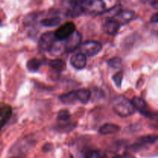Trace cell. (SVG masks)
<instances>
[{
	"label": "cell",
	"instance_id": "30bf717a",
	"mask_svg": "<svg viewBox=\"0 0 158 158\" xmlns=\"http://www.w3.org/2000/svg\"><path fill=\"white\" fill-rule=\"evenodd\" d=\"M69 6L66 11V15L68 16L75 18V17L80 16L85 13L81 1H71L69 2Z\"/></svg>",
	"mask_w": 158,
	"mask_h": 158
},
{
	"label": "cell",
	"instance_id": "ba28073f",
	"mask_svg": "<svg viewBox=\"0 0 158 158\" xmlns=\"http://www.w3.org/2000/svg\"><path fill=\"white\" fill-rule=\"evenodd\" d=\"M157 137L156 135L143 136L137 139L136 143L131 147L130 149L132 151H140L144 149L148 145H152L157 142Z\"/></svg>",
	"mask_w": 158,
	"mask_h": 158
},
{
	"label": "cell",
	"instance_id": "f1b7e54d",
	"mask_svg": "<svg viewBox=\"0 0 158 158\" xmlns=\"http://www.w3.org/2000/svg\"><path fill=\"white\" fill-rule=\"evenodd\" d=\"M112 158H123V157H122V156H120V155H115L114 157H113Z\"/></svg>",
	"mask_w": 158,
	"mask_h": 158
},
{
	"label": "cell",
	"instance_id": "f546056e",
	"mask_svg": "<svg viewBox=\"0 0 158 158\" xmlns=\"http://www.w3.org/2000/svg\"><path fill=\"white\" fill-rule=\"evenodd\" d=\"M2 26V20L0 19V26Z\"/></svg>",
	"mask_w": 158,
	"mask_h": 158
},
{
	"label": "cell",
	"instance_id": "8fae6325",
	"mask_svg": "<svg viewBox=\"0 0 158 158\" xmlns=\"http://www.w3.org/2000/svg\"><path fill=\"white\" fill-rule=\"evenodd\" d=\"M134 12H133V11L127 10V9H125V10L120 9L116 14L114 18V19L117 20L120 23V26H122V25H125L129 23V22H131L134 19Z\"/></svg>",
	"mask_w": 158,
	"mask_h": 158
},
{
	"label": "cell",
	"instance_id": "9a60e30c",
	"mask_svg": "<svg viewBox=\"0 0 158 158\" xmlns=\"http://www.w3.org/2000/svg\"><path fill=\"white\" fill-rule=\"evenodd\" d=\"M60 102L66 105L74 104L77 101V97L76 95V91H70L66 94H63L59 97Z\"/></svg>",
	"mask_w": 158,
	"mask_h": 158
},
{
	"label": "cell",
	"instance_id": "8992f818",
	"mask_svg": "<svg viewBox=\"0 0 158 158\" xmlns=\"http://www.w3.org/2000/svg\"><path fill=\"white\" fill-rule=\"evenodd\" d=\"M56 40V39L54 36L53 32H45L40 36L39 40V49L41 52H49Z\"/></svg>",
	"mask_w": 158,
	"mask_h": 158
},
{
	"label": "cell",
	"instance_id": "603a6c76",
	"mask_svg": "<svg viewBox=\"0 0 158 158\" xmlns=\"http://www.w3.org/2000/svg\"><path fill=\"white\" fill-rule=\"evenodd\" d=\"M123 74L122 72H119L117 73V74L113 77V80H114V83L116 84V86L117 87H120L122 84V82H123Z\"/></svg>",
	"mask_w": 158,
	"mask_h": 158
},
{
	"label": "cell",
	"instance_id": "cb8c5ba5",
	"mask_svg": "<svg viewBox=\"0 0 158 158\" xmlns=\"http://www.w3.org/2000/svg\"><path fill=\"white\" fill-rule=\"evenodd\" d=\"M85 158H103V154L100 151L97 150H93L89 151L85 155Z\"/></svg>",
	"mask_w": 158,
	"mask_h": 158
},
{
	"label": "cell",
	"instance_id": "6da1fadb",
	"mask_svg": "<svg viewBox=\"0 0 158 158\" xmlns=\"http://www.w3.org/2000/svg\"><path fill=\"white\" fill-rule=\"evenodd\" d=\"M113 110L120 117H128L133 115L136 111L131 100L122 95L117 96L114 99Z\"/></svg>",
	"mask_w": 158,
	"mask_h": 158
},
{
	"label": "cell",
	"instance_id": "44dd1931",
	"mask_svg": "<svg viewBox=\"0 0 158 158\" xmlns=\"http://www.w3.org/2000/svg\"><path fill=\"white\" fill-rule=\"evenodd\" d=\"M107 64L112 69H120L122 66V60L118 56L113 57L108 60Z\"/></svg>",
	"mask_w": 158,
	"mask_h": 158
},
{
	"label": "cell",
	"instance_id": "4316f807",
	"mask_svg": "<svg viewBox=\"0 0 158 158\" xmlns=\"http://www.w3.org/2000/svg\"><path fill=\"white\" fill-rule=\"evenodd\" d=\"M151 6H153V8L155 9H158V2L157 1H154V2H151Z\"/></svg>",
	"mask_w": 158,
	"mask_h": 158
},
{
	"label": "cell",
	"instance_id": "4dcf8cb0",
	"mask_svg": "<svg viewBox=\"0 0 158 158\" xmlns=\"http://www.w3.org/2000/svg\"><path fill=\"white\" fill-rule=\"evenodd\" d=\"M12 158H14V157H12Z\"/></svg>",
	"mask_w": 158,
	"mask_h": 158
},
{
	"label": "cell",
	"instance_id": "277c9868",
	"mask_svg": "<svg viewBox=\"0 0 158 158\" xmlns=\"http://www.w3.org/2000/svg\"><path fill=\"white\" fill-rule=\"evenodd\" d=\"M82 43V35L80 32L76 30L70 36L63 41L64 49L66 52H72L79 49Z\"/></svg>",
	"mask_w": 158,
	"mask_h": 158
},
{
	"label": "cell",
	"instance_id": "484cf974",
	"mask_svg": "<svg viewBox=\"0 0 158 158\" xmlns=\"http://www.w3.org/2000/svg\"><path fill=\"white\" fill-rule=\"evenodd\" d=\"M151 22L153 23H157V22H158V13L157 12H156L155 14H154V15L151 17Z\"/></svg>",
	"mask_w": 158,
	"mask_h": 158
},
{
	"label": "cell",
	"instance_id": "2e32d148",
	"mask_svg": "<svg viewBox=\"0 0 158 158\" xmlns=\"http://www.w3.org/2000/svg\"><path fill=\"white\" fill-rule=\"evenodd\" d=\"M76 91V95H77V100L82 103L83 104H86L90 100L91 93L90 90L88 89H80Z\"/></svg>",
	"mask_w": 158,
	"mask_h": 158
},
{
	"label": "cell",
	"instance_id": "e0dca14e",
	"mask_svg": "<svg viewBox=\"0 0 158 158\" xmlns=\"http://www.w3.org/2000/svg\"><path fill=\"white\" fill-rule=\"evenodd\" d=\"M43 63H44V62H43V60L37 58H32L27 62L26 67H27V69L29 72L35 73L40 69V68L43 66Z\"/></svg>",
	"mask_w": 158,
	"mask_h": 158
},
{
	"label": "cell",
	"instance_id": "4fadbf2b",
	"mask_svg": "<svg viewBox=\"0 0 158 158\" xmlns=\"http://www.w3.org/2000/svg\"><path fill=\"white\" fill-rule=\"evenodd\" d=\"M87 63V59L84 54H75L70 58V64L77 69H83L86 67Z\"/></svg>",
	"mask_w": 158,
	"mask_h": 158
},
{
	"label": "cell",
	"instance_id": "ac0fdd59",
	"mask_svg": "<svg viewBox=\"0 0 158 158\" xmlns=\"http://www.w3.org/2000/svg\"><path fill=\"white\" fill-rule=\"evenodd\" d=\"M60 23H61V18L57 15L44 18L40 21L42 26H45V27H54V26L60 25Z\"/></svg>",
	"mask_w": 158,
	"mask_h": 158
},
{
	"label": "cell",
	"instance_id": "5b68a950",
	"mask_svg": "<svg viewBox=\"0 0 158 158\" xmlns=\"http://www.w3.org/2000/svg\"><path fill=\"white\" fill-rule=\"evenodd\" d=\"M76 31V26L73 22H67L62 25L54 32V36L57 40L64 41Z\"/></svg>",
	"mask_w": 158,
	"mask_h": 158
},
{
	"label": "cell",
	"instance_id": "ffe728a7",
	"mask_svg": "<svg viewBox=\"0 0 158 158\" xmlns=\"http://www.w3.org/2000/svg\"><path fill=\"white\" fill-rule=\"evenodd\" d=\"M71 120V114L67 110H62L58 113L57 115V120L59 122H63V123H67Z\"/></svg>",
	"mask_w": 158,
	"mask_h": 158
},
{
	"label": "cell",
	"instance_id": "d4e9b609",
	"mask_svg": "<svg viewBox=\"0 0 158 158\" xmlns=\"http://www.w3.org/2000/svg\"><path fill=\"white\" fill-rule=\"evenodd\" d=\"M52 150V144L50 143H46L43 145V151L45 153L50 152Z\"/></svg>",
	"mask_w": 158,
	"mask_h": 158
},
{
	"label": "cell",
	"instance_id": "83f0119b",
	"mask_svg": "<svg viewBox=\"0 0 158 158\" xmlns=\"http://www.w3.org/2000/svg\"><path fill=\"white\" fill-rule=\"evenodd\" d=\"M123 157H124V158H136L134 156L131 155V154H129V153H125Z\"/></svg>",
	"mask_w": 158,
	"mask_h": 158
},
{
	"label": "cell",
	"instance_id": "7a4b0ae2",
	"mask_svg": "<svg viewBox=\"0 0 158 158\" xmlns=\"http://www.w3.org/2000/svg\"><path fill=\"white\" fill-rule=\"evenodd\" d=\"M102 48H103V46L100 42L88 40V41L81 43L79 49H80V52L84 54L86 56H94L101 52Z\"/></svg>",
	"mask_w": 158,
	"mask_h": 158
},
{
	"label": "cell",
	"instance_id": "d6986e66",
	"mask_svg": "<svg viewBox=\"0 0 158 158\" xmlns=\"http://www.w3.org/2000/svg\"><path fill=\"white\" fill-rule=\"evenodd\" d=\"M48 65L54 70L57 72H63L66 69V63L61 59H56V60H49L48 62Z\"/></svg>",
	"mask_w": 158,
	"mask_h": 158
},
{
	"label": "cell",
	"instance_id": "7402d4cb",
	"mask_svg": "<svg viewBox=\"0 0 158 158\" xmlns=\"http://www.w3.org/2000/svg\"><path fill=\"white\" fill-rule=\"evenodd\" d=\"M76 127H77V124H76V123H70V122H67V123H66L65 124L59 125V127H57V130H58V131H60V132L67 133L73 131V129H74Z\"/></svg>",
	"mask_w": 158,
	"mask_h": 158
},
{
	"label": "cell",
	"instance_id": "9c48e42d",
	"mask_svg": "<svg viewBox=\"0 0 158 158\" xmlns=\"http://www.w3.org/2000/svg\"><path fill=\"white\" fill-rule=\"evenodd\" d=\"M12 115V106L9 104L0 103V132L5 125L10 120Z\"/></svg>",
	"mask_w": 158,
	"mask_h": 158
},
{
	"label": "cell",
	"instance_id": "7c38bea8",
	"mask_svg": "<svg viewBox=\"0 0 158 158\" xmlns=\"http://www.w3.org/2000/svg\"><path fill=\"white\" fill-rule=\"evenodd\" d=\"M120 25L117 20L114 19H110L106 21V23L103 24V29L104 32L110 35H114L118 32L119 29L120 28Z\"/></svg>",
	"mask_w": 158,
	"mask_h": 158
},
{
	"label": "cell",
	"instance_id": "52a82bcc",
	"mask_svg": "<svg viewBox=\"0 0 158 158\" xmlns=\"http://www.w3.org/2000/svg\"><path fill=\"white\" fill-rule=\"evenodd\" d=\"M131 102H132L136 110H137L144 117L151 119H153L155 117L156 114H154L153 111L151 110V109L148 106V103L142 98H140L139 97H134L132 99V100H131Z\"/></svg>",
	"mask_w": 158,
	"mask_h": 158
},
{
	"label": "cell",
	"instance_id": "3957f363",
	"mask_svg": "<svg viewBox=\"0 0 158 158\" xmlns=\"http://www.w3.org/2000/svg\"><path fill=\"white\" fill-rule=\"evenodd\" d=\"M85 13L103 14L106 10V4L103 1H81Z\"/></svg>",
	"mask_w": 158,
	"mask_h": 158
},
{
	"label": "cell",
	"instance_id": "5bb4252c",
	"mask_svg": "<svg viewBox=\"0 0 158 158\" xmlns=\"http://www.w3.org/2000/svg\"><path fill=\"white\" fill-rule=\"evenodd\" d=\"M120 131V127L118 125L113 124V123H105L104 125L100 127L99 133L103 135H108V134H116Z\"/></svg>",
	"mask_w": 158,
	"mask_h": 158
}]
</instances>
